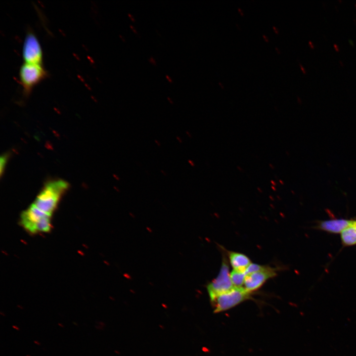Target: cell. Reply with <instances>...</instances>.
<instances>
[{
    "label": "cell",
    "mask_w": 356,
    "mask_h": 356,
    "mask_svg": "<svg viewBox=\"0 0 356 356\" xmlns=\"http://www.w3.org/2000/svg\"><path fill=\"white\" fill-rule=\"evenodd\" d=\"M68 187V183L62 180L48 182L37 196L33 204L44 212L51 215L60 196Z\"/></svg>",
    "instance_id": "1"
},
{
    "label": "cell",
    "mask_w": 356,
    "mask_h": 356,
    "mask_svg": "<svg viewBox=\"0 0 356 356\" xmlns=\"http://www.w3.org/2000/svg\"><path fill=\"white\" fill-rule=\"evenodd\" d=\"M252 293L244 287H234L229 291L222 293L211 301L215 313L229 310L241 303L251 298Z\"/></svg>",
    "instance_id": "2"
},
{
    "label": "cell",
    "mask_w": 356,
    "mask_h": 356,
    "mask_svg": "<svg viewBox=\"0 0 356 356\" xmlns=\"http://www.w3.org/2000/svg\"><path fill=\"white\" fill-rule=\"evenodd\" d=\"M222 266L218 276L207 286L210 301L234 287L230 278L227 252L224 253L222 252Z\"/></svg>",
    "instance_id": "3"
},
{
    "label": "cell",
    "mask_w": 356,
    "mask_h": 356,
    "mask_svg": "<svg viewBox=\"0 0 356 356\" xmlns=\"http://www.w3.org/2000/svg\"><path fill=\"white\" fill-rule=\"evenodd\" d=\"M47 75L43 65L24 62L20 68L19 77L24 94H29L33 89Z\"/></svg>",
    "instance_id": "4"
},
{
    "label": "cell",
    "mask_w": 356,
    "mask_h": 356,
    "mask_svg": "<svg viewBox=\"0 0 356 356\" xmlns=\"http://www.w3.org/2000/svg\"><path fill=\"white\" fill-rule=\"evenodd\" d=\"M22 56L24 63L42 65V49L37 36L33 32H28L25 36Z\"/></svg>",
    "instance_id": "5"
},
{
    "label": "cell",
    "mask_w": 356,
    "mask_h": 356,
    "mask_svg": "<svg viewBox=\"0 0 356 356\" xmlns=\"http://www.w3.org/2000/svg\"><path fill=\"white\" fill-rule=\"evenodd\" d=\"M277 270V267L267 266L264 269L246 274L244 287L248 291L253 293L261 288L269 279L276 276Z\"/></svg>",
    "instance_id": "6"
},
{
    "label": "cell",
    "mask_w": 356,
    "mask_h": 356,
    "mask_svg": "<svg viewBox=\"0 0 356 356\" xmlns=\"http://www.w3.org/2000/svg\"><path fill=\"white\" fill-rule=\"evenodd\" d=\"M47 216H51L32 204L21 215V223L28 231L35 233L38 232V227L42 220Z\"/></svg>",
    "instance_id": "7"
},
{
    "label": "cell",
    "mask_w": 356,
    "mask_h": 356,
    "mask_svg": "<svg viewBox=\"0 0 356 356\" xmlns=\"http://www.w3.org/2000/svg\"><path fill=\"white\" fill-rule=\"evenodd\" d=\"M353 219H332L318 221L315 228L331 234H341L351 223Z\"/></svg>",
    "instance_id": "8"
},
{
    "label": "cell",
    "mask_w": 356,
    "mask_h": 356,
    "mask_svg": "<svg viewBox=\"0 0 356 356\" xmlns=\"http://www.w3.org/2000/svg\"><path fill=\"white\" fill-rule=\"evenodd\" d=\"M227 255L234 270L245 272L246 268L252 263L250 259L242 253L227 251Z\"/></svg>",
    "instance_id": "9"
},
{
    "label": "cell",
    "mask_w": 356,
    "mask_h": 356,
    "mask_svg": "<svg viewBox=\"0 0 356 356\" xmlns=\"http://www.w3.org/2000/svg\"><path fill=\"white\" fill-rule=\"evenodd\" d=\"M341 243L344 247L356 245V220H353L351 224L340 234Z\"/></svg>",
    "instance_id": "10"
},
{
    "label": "cell",
    "mask_w": 356,
    "mask_h": 356,
    "mask_svg": "<svg viewBox=\"0 0 356 356\" xmlns=\"http://www.w3.org/2000/svg\"><path fill=\"white\" fill-rule=\"evenodd\" d=\"M246 276L245 272L239 271L233 269L230 272L232 283L235 287H243Z\"/></svg>",
    "instance_id": "11"
},
{
    "label": "cell",
    "mask_w": 356,
    "mask_h": 356,
    "mask_svg": "<svg viewBox=\"0 0 356 356\" xmlns=\"http://www.w3.org/2000/svg\"><path fill=\"white\" fill-rule=\"evenodd\" d=\"M267 266L260 265L257 264L251 263L245 270L246 275L262 270L266 268Z\"/></svg>",
    "instance_id": "12"
},
{
    "label": "cell",
    "mask_w": 356,
    "mask_h": 356,
    "mask_svg": "<svg viewBox=\"0 0 356 356\" xmlns=\"http://www.w3.org/2000/svg\"><path fill=\"white\" fill-rule=\"evenodd\" d=\"M6 158L5 156H2L0 158V174H1V175L2 173V171L3 170L4 167L5 166V164L6 162Z\"/></svg>",
    "instance_id": "13"
},
{
    "label": "cell",
    "mask_w": 356,
    "mask_h": 356,
    "mask_svg": "<svg viewBox=\"0 0 356 356\" xmlns=\"http://www.w3.org/2000/svg\"><path fill=\"white\" fill-rule=\"evenodd\" d=\"M299 66H300V68H301V70L302 71L303 73L304 74H306V70L305 68L304 67V66L300 63H299Z\"/></svg>",
    "instance_id": "14"
},
{
    "label": "cell",
    "mask_w": 356,
    "mask_h": 356,
    "mask_svg": "<svg viewBox=\"0 0 356 356\" xmlns=\"http://www.w3.org/2000/svg\"><path fill=\"white\" fill-rule=\"evenodd\" d=\"M333 47L337 51H339V50H340L339 47L336 44H333Z\"/></svg>",
    "instance_id": "15"
},
{
    "label": "cell",
    "mask_w": 356,
    "mask_h": 356,
    "mask_svg": "<svg viewBox=\"0 0 356 356\" xmlns=\"http://www.w3.org/2000/svg\"><path fill=\"white\" fill-rule=\"evenodd\" d=\"M309 43V46H310L312 48H313L314 47V45L313 43L312 42H311V41H309V43Z\"/></svg>",
    "instance_id": "16"
},
{
    "label": "cell",
    "mask_w": 356,
    "mask_h": 356,
    "mask_svg": "<svg viewBox=\"0 0 356 356\" xmlns=\"http://www.w3.org/2000/svg\"><path fill=\"white\" fill-rule=\"evenodd\" d=\"M12 327H13V328L16 329V330H20V329L19 328V327H18L17 326H16V325H13L12 326Z\"/></svg>",
    "instance_id": "17"
},
{
    "label": "cell",
    "mask_w": 356,
    "mask_h": 356,
    "mask_svg": "<svg viewBox=\"0 0 356 356\" xmlns=\"http://www.w3.org/2000/svg\"><path fill=\"white\" fill-rule=\"evenodd\" d=\"M166 77L168 79V80L170 82H172V79H171V78H170V77H169L168 75H166Z\"/></svg>",
    "instance_id": "18"
},
{
    "label": "cell",
    "mask_w": 356,
    "mask_h": 356,
    "mask_svg": "<svg viewBox=\"0 0 356 356\" xmlns=\"http://www.w3.org/2000/svg\"><path fill=\"white\" fill-rule=\"evenodd\" d=\"M273 29L274 30L275 33H278V29H277V28H276V27H275L273 26Z\"/></svg>",
    "instance_id": "19"
},
{
    "label": "cell",
    "mask_w": 356,
    "mask_h": 356,
    "mask_svg": "<svg viewBox=\"0 0 356 356\" xmlns=\"http://www.w3.org/2000/svg\"><path fill=\"white\" fill-rule=\"evenodd\" d=\"M349 42L351 44L354 45V42L352 40H349Z\"/></svg>",
    "instance_id": "20"
},
{
    "label": "cell",
    "mask_w": 356,
    "mask_h": 356,
    "mask_svg": "<svg viewBox=\"0 0 356 356\" xmlns=\"http://www.w3.org/2000/svg\"><path fill=\"white\" fill-rule=\"evenodd\" d=\"M34 342L35 344H36L38 345H40V344H41V343L37 341H34Z\"/></svg>",
    "instance_id": "21"
},
{
    "label": "cell",
    "mask_w": 356,
    "mask_h": 356,
    "mask_svg": "<svg viewBox=\"0 0 356 356\" xmlns=\"http://www.w3.org/2000/svg\"><path fill=\"white\" fill-rule=\"evenodd\" d=\"M177 139L178 140V141L180 143L182 142V140L180 139V138L178 136H177Z\"/></svg>",
    "instance_id": "22"
},
{
    "label": "cell",
    "mask_w": 356,
    "mask_h": 356,
    "mask_svg": "<svg viewBox=\"0 0 356 356\" xmlns=\"http://www.w3.org/2000/svg\"><path fill=\"white\" fill-rule=\"evenodd\" d=\"M263 37L266 41H267V42L268 41V39L267 38V37L265 35H263Z\"/></svg>",
    "instance_id": "23"
},
{
    "label": "cell",
    "mask_w": 356,
    "mask_h": 356,
    "mask_svg": "<svg viewBox=\"0 0 356 356\" xmlns=\"http://www.w3.org/2000/svg\"><path fill=\"white\" fill-rule=\"evenodd\" d=\"M155 142L157 144V145H158L159 146H160V142H159V141H157L156 140H155Z\"/></svg>",
    "instance_id": "24"
},
{
    "label": "cell",
    "mask_w": 356,
    "mask_h": 356,
    "mask_svg": "<svg viewBox=\"0 0 356 356\" xmlns=\"http://www.w3.org/2000/svg\"><path fill=\"white\" fill-rule=\"evenodd\" d=\"M58 324L59 326H61V327H64V325L62 324H61L60 323H58Z\"/></svg>",
    "instance_id": "25"
},
{
    "label": "cell",
    "mask_w": 356,
    "mask_h": 356,
    "mask_svg": "<svg viewBox=\"0 0 356 356\" xmlns=\"http://www.w3.org/2000/svg\"><path fill=\"white\" fill-rule=\"evenodd\" d=\"M171 99V98H170L169 97H168V99L169 100V101L170 102V103H172V104H173V101L171 100V99Z\"/></svg>",
    "instance_id": "26"
},
{
    "label": "cell",
    "mask_w": 356,
    "mask_h": 356,
    "mask_svg": "<svg viewBox=\"0 0 356 356\" xmlns=\"http://www.w3.org/2000/svg\"><path fill=\"white\" fill-rule=\"evenodd\" d=\"M339 63H340V64L341 65V66H343V65H344V64H343V62H342L341 60H339Z\"/></svg>",
    "instance_id": "27"
},
{
    "label": "cell",
    "mask_w": 356,
    "mask_h": 356,
    "mask_svg": "<svg viewBox=\"0 0 356 356\" xmlns=\"http://www.w3.org/2000/svg\"><path fill=\"white\" fill-rule=\"evenodd\" d=\"M188 162L189 164H190L192 166H193V164L192 163V162L191 160H188Z\"/></svg>",
    "instance_id": "28"
},
{
    "label": "cell",
    "mask_w": 356,
    "mask_h": 356,
    "mask_svg": "<svg viewBox=\"0 0 356 356\" xmlns=\"http://www.w3.org/2000/svg\"><path fill=\"white\" fill-rule=\"evenodd\" d=\"M0 314L2 315V316H5V314H4V313H3L2 312H0Z\"/></svg>",
    "instance_id": "29"
},
{
    "label": "cell",
    "mask_w": 356,
    "mask_h": 356,
    "mask_svg": "<svg viewBox=\"0 0 356 356\" xmlns=\"http://www.w3.org/2000/svg\"><path fill=\"white\" fill-rule=\"evenodd\" d=\"M73 323L74 324V325H76V326H78V325L77 324V323H76V322H73Z\"/></svg>",
    "instance_id": "30"
},
{
    "label": "cell",
    "mask_w": 356,
    "mask_h": 356,
    "mask_svg": "<svg viewBox=\"0 0 356 356\" xmlns=\"http://www.w3.org/2000/svg\"><path fill=\"white\" fill-rule=\"evenodd\" d=\"M355 7H356V3H355Z\"/></svg>",
    "instance_id": "31"
},
{
    "label": "cell",
    "mask_w": 356,
    "mask_h": 356,
    "mask_svg": "<svg viewBox=\"0 0 356 356\" xmlns=\"http://www.w3.org/2000/svg\"><path fill=\"white\" fill-rule=\"evenodd\" d=\"M26 356H29V355H27Z\"/></svg>",
    "instance_id": "32"
}]
</instances>
